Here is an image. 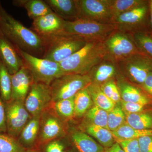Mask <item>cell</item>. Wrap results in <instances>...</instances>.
<instances>
[{
  "mask_svg": "<svg viewBox=\"0 0 152 152\" xmlns=\"http://www.w3.org/2000/svg\"><path fill=\"white\" fill-rule=\"evenodd\" d=\"M0 30L16 48L42 58L45 47L44 38L25 26L5 10L0 14Z\"/></svg>",
  "mask_w": 152,
  "mask_h": 152,
  "instance_id": "6da1fadb",
  "label": "cell"
},
{
  "mask_svg": "<svg viewBox=\"0 0 152 152\" xmlns=\"http://www.w3.org/2000/svg\"><path fill=\"white\" fill-rule=\"evenodd\" d=\"M103 41H89L80 50L59 63L64 74L86 75L105 58Z\"/></svg>",
  "mask_w": 152,
  "mask_h": 152,
  "instance_id": "7a4b0ae2",
  "label": "cell"
},
{
  "mask_svg": "<svg viewBox=\"0 0 152 152\" xmlns=\"http://www.w3.org/2000/svg\"><path fill=\"white\" fill-rule=\"evenodd\" d=\"M42 37L45 47L42 58L59 64L80 50L89 41L63 31Z\"/></svg>",
  "mask_w": 152,
  "mask_h": 152,
  "instance_id": "3957f363",
  "label": "cell"
},
{
  "mask_svg": "<svg viewBox=\"0 0 152 152\" xmlns=\"http://www.w3.org/2000/svg\"><path fill=\"white\" fill-rule=\"evenodd\" d=\"M17 49L24 65L30 71L34 82L50 85L56 79L64 75L59 63L34 56Z\"/></svg>",
  "mask_w": 152,
  "mask_h": 152,
  "instance_id": "277c9868",
  "label": "cell"
},
{
  "mask_svg": "<svg viewBox=\"0 0 152 152\" xmlns=\"http://www.w3.org/2000/svg\"><path fill=\"white\" fill-rule=\"evenodd\" d=\"M113 24H105L88 19L80 18L66 21L63 31L84 38L88 41H104L115 30Z\"/></svg>",
  "mask_w": 152,
  "mask_h": 152,
  "instance_id": "5b68a950",
  "label": "cell"
},
{
  "mask_svg": "<svg viewBox=\"0 0 152 152\" xmlns=\"http://www.w3.org/2000/svg\"><path fill=\"white\" fill-rule=\"evenodd\" d=\"M120 74L140 86L152 72V58L142 53L131 55L116 62Z\"/></svg>",
  "mask_w": 152,
  "mask_h": 152,
  "instance_id": "8992f818",
  "label": "cell"
},
{
  "mask_svg": "<svg viewBox=\"0 0 152 152\" xmlns=\"http://www.w3.org/2000/svg\"><path fill=\"white\" fill-rule=\"evenodd\" d=\"M103 42L106 52L105 58L115 62L132 55L141 53L131 35L119 30H115Z\"/></svg>",
  "mask_w": 152,
  "mask_h": 152,
  "instance_id": "52a82bcc",
  "label": "cell"
},
{
  "mask_svg": "<svg viewBox=\"0 0 152 152\" xmlns=\"http://www.w3.org/2000/svg\"><path fill=\"white\" fill-rule=\"evenodd\" d=\"M91 83V81L88 74H64L50 85L53 102L75 96L79 91L86 88Z\"/></svg>",
  "mask_w": 152,
  "mask_h": 152,
  "instance_id": "ba28073f",
  "label": "cell"
},
{
  "mask_svg": "<svg viewBox=\"0 0 152 152\" xmlns=\"http://www.w3.org/2000/svg\"><path fill=\"white\" fill-rule=\"evenodd\" d=\"M66 135V122L56 114L50 106L42 112L40 115L37 150L46 143L65 137Z\"/></svg>",
  "mask_w": 152,
  "mask_h": 152,
  "instance_id": "9c48e42d",
  "label": "cell"
},
{
  "mask_svg": "<svg viewBox=\"0 0 152 152\" xmlns=\"http://www.w3.org/2000/svg\"><path fill=\"white\" fill-rule=\"evenodd\" d=\"M149 6L148 2L120 15L113 24L116 29L127 34L140 31H149L148 29Z\"/></svg>",
  "mask_w": 152,
  "mask_h": 152,
  "instance_id": "30bf717a",
  "label": "cell"
},
{
  "mask_svg": "<svg viewBox=\"0 0 152 152\" xmlns=\"http://www.w3.org/2000/svg\"><path fill=\"white\" fill-rule=\"evenodd\" d=\"M7 133L18 139L19 134L32 118L24 102L11 100L4 103Z\"/></svg>",
  "mask_w": 152,
  "mask_h": 152,
  "instance_id": "8fae6325",
  "label": "cell"
},
{
  "mask_svg": "<svg viewBox=\"0 0 152 152\" xmlns=\"http://www.w3.org/2000/svg\"><path fill=\"white\" fill-rule=\"evenodd\" d=\"M53 102V96L50 85L34 82L25 99L26 108L32 117L40 115Z\"/></svg>",
  "mask_w": 152,
  "mask_h": 152,
  "instance_id": "7c38bea8",
  "label": "cell"
},
{
  "mask_svg": "<svg viewBox=\"0 0 152 152\" xmlns=\"http://www.w3.org/2000/svg\"><path fill=\"white\" fill-rule=\"evenodd\" d=\"M79 18L105 24H113L108 0H78Z\"/></svg>",
  "mask_w": 152,
  "mask_h": 152,
  "instance_id": "4fadbf2b",
  "label": "cell"
},
{
  "mask_svg": "<svg viewBox=\"0 0 152 152\" xmlns=\"http://www.w3.org/2000/svg\"><path fill=\"white\" fill-rule=\"evenodd\" d=\"M0 60L11 75L15 74L24 66L17 48L5 37L1 30Z\"/></svg>",
  "mask_w": 152,
  "mask_h": 152,
  "instance_id": "5bb4252c",
  "label": "cell"
},
{
  "mask_svg": "<svg viewBox=\"0 0 152 152\" xmlns=\"http://www.w3.org/2000/svg\"><path fill=\"white\" fill-rule=\"evenodd\" d=\"M34 83L30 71L25 66L11 75V99L24 102L33 84Z\"/></svg>",
  "mask_w": 152,
  "mask_h": 152,
  "instance_id": "9a60e30c",
  "label": "cell"
},
{
  "mask_svg": "<svg viewBox=\"0 0 152 152\" xmlns=\"http://www.w3.org/2000/svg\"><path fill=\"white\" fill-rule=\"evenodd\" d=\"M116 82L122 100L148 105L152 103V99L140 87L129 83L121 74L117 76Z\"/></svg>",
  "mask_w": 152,
  "mask_h": 152,
  "instance_id": "2e32d148",
  "label": "cell"
},
{
  "mask_svg": "<svg viewBox=\"0 0 152 152\" xmlns=\"http://www.w3.org/2000/svg\"><path fill=\"white\" fill-rule=\"evenodd\" d=\"M65 20L53 12L33 20L31 29L42 37L63 31Z\"/></svg>",
  "mask_w": 152,
  "mask_h": 152,
  "instance_id": "e0dca14e",
  "label": "cell"
},
{
  "mask_svg": "<svg viewBox=\"0 0 152 152\" xmlns=\"http://www.w3.org/2000/svg\"><path fill=\"white\" fill-rule=\"evenodd\" d=\"M120 74L116 62L104 58L91 69L88 75L91 83L101 86Z\"/></svg>",
  "mask_w": 152,
  "mask_h": 152,
  "instance_id": "ac0fdd59",
  "label": "cell"
},
{
  "mask_svg": "<svg viewBox=\"0 0 152 152\" xmlns=\"http://www.w3.org/2000/svg\"><path fill=\"white\" fill-rule=\"evenodd\" d=\"M52 10L66 21H74L79 18L78 0H45Z\"/></svg>",
  "mask_w": 152,
  "mask_h": 152,
  "instance_id": "d6986e66",
  "label": "cell"
},
{
  "mask_svg": "<svg viewBox=\"0 0 152 152\" xmlns=\"http://www.w3.org/2000/svg\"><path fill=\"white\" fill-rule=\"evenodd\" d=\"M69 137L74 148L77 152H106L104 147L81 130H71Z\"/></svg>",
  "mask_w": 152,
  "mask_h": 152,
  "instance_id": "ffe728a7",
  "label": "cell"
},
{
  "mask_svg": "<svg viewBox=\"0 0 152 152\" xmlns=\"http://www.w3.org/2000/svg\"><path fill=\"white\" fill-rule=\"evenodd\" d=\"M40 115L32 117L20 133L18 141L26 150H37Z\"/></svg>",
  "mask_w": 152,
  "mask_h": 152,
  "instance_id": "44dd1931",
  "label": "cell"
},
{
  "mask_svg": "<svg viewBox=\"0 0 152 152\" xmlns=\"http://www.w3.org/2000/svg\"><path fill=\"white\" fill-rule=\"evenodd\" d=\"M80 129L96 139L105 148L112 147L115 142L112 132L106 128L83 122Z\"/></svg>",
  "mask_w": 152,
  "mask_h": 152,
  "instance_id": "7402d4cb",
  "label": "cell"
},
{
  "mask_svg": "<svg viewBox=\"0 0 152 152\" xmlns=\"http://www.w3.org/2000/svg\"><path fill=\"white\" fill-rule=\"evenodd\" d=\"M12 4L26 9L28 16L33 20L53 12L48 5L42 0H14Z\"/></svg>",
  "mask_w": 152,
  "mask_h": 152,
  "instance_id": "603a6c76",
  "label": "cell"
},
{
  "mask_svg": "<svg viewBox=\"0 0 152 152\" xmlns=\"http://www.w3.org/2000/svg\"><path fill=\"white\" fill-rule=\"evenodd\" d=\"M125 115L126 124L132 128L136 129L152 130V110Z\"/></svg>",
  "mask_w": 152,
  "mask_h": 152,
  "instance_id": "cb8c5ba5",
  "label": "cell"
},
{
  "mask_svg": "<svg viewBox=\"0 0 152 152\" xmlns=\"http://www.w3.org/2000/svg\"><path fill=\"white\" fill-rule=\"evenodd\" d=\"M110 10L114 20L121 15L148 2V0H108Z\"/></svg>",
  "mask_w": 152,
  "mask_h": 152,
  "instance_id": "d4e9b609",
  "label": "cell"
},
{
  "mask_svg": "<svg viewBox=\"0 0 152 152\" xmlns=\"http://www.w3.org/2000/svg\"><path fill=\"white\" fill-rule=\"evenodd\" d=\"M87 88L95 106L107 112L115 107L116 104L105 95L100 86L91 83Z\"/></svg>",
  "mask_w": 152,
  "mask_h": 152,
  "instance_id": "484cf974",
  "label": "cell"
},
{
  "mask_svg": "<svg viewBox=\"0 0 152 152\" xmlns=\"http://www.w3.org/2000/svg\"><path fill=\"white\" fill-rule=\"evenodd\" d=\"M64 121L75 117L74 96L69 99L52 102L50 106Z\"/></svg>",
  "mask_w": 152,
  "mask_h": 152,
  "instance_id": "4316f807",
  "label": "cell"
},
{
  "mask_svg": "<svg viewBox=\"0 0 152 152\" xmlns=\"http://www.w3.org/2000/svg\"><path fill=\"white\" fill-rule=\"evenodd\" d=\"M129 34L140 52L152 58V34L149 31H140Z\"/></svg>",
  "mask_w": 152,
  "mask_h": 152,
  "instance_id": "83f0119b",
  "label": "cell"
},
{
  "mask_svg": "<svg viewBox=\"0 0 152 152\" xmlns=\"http://www.w3.org/2000/svg\"><path fill=\"white\" fill-rule=\"evenodd\" d=\"M93 104L87 88L80 91L74 96L75 116L77 118L84 116Z\"/></svg>",
  "mask_w": 152,
  "mask_h": 152,
  "instance_id": "f1b7e54d",
  "label": "cell"
},
{
  "mask_svg": "<svg viewBox=\"0 0 152 152\" xmlns=\"http://www.w3.org/2000/svg\"><path fill=\"white\" fill-rule=\"evenodd\" d=\"M112 133L114 139L118 140L139 138L145 136H152V130L136 129L126 123Z\"/></svg>",
  "mask_w": 152,
  "mask_h": 152,
  "instance_id": "f546056e",
  "label": "cell"
},
{
  "mask_svg": "<svg viewBox=\"0 0 152 152\" xmlns=\"http://www.w3.org/2000/svg\"><path fill=\"white\" fill-rule=\"evenodd\" d=\"M84 116L85 122L108 129V112L97 106H92Z\"/></svg>",
  "mask_w": 152,
  "mask_h": 152,
  "instance_id": "4dcf8cb0",
  "label": "cell"
},
{
  "mask_svg": "<svg viewBox=\"0 0 152 152\" xmlns=\"http://www.w3.org/2000/svg\"><path fill=\"white\" fill-rule=\"evenodd\" d=\"M11 75L0 60V94L4 102L11 99Z\"/></svg>",
  "mask_w": 152,
  "mask_h": 152,
  "instance_id": "1f68e13d",
  "label": "cell"
},
{
  "mask_svg": "<svg viewBox=\"0 0 152 152\" xmlns=\"http://www.w3.org/2000/svg\"><path fill=\"white\" fill-rule=\"evenodd\" d=\"M126 123V115L121 106L115 105L108 112L107 127L111 132L116 130Z\"/></svg>",
  "mask_w": 152,
  "mask_h": 152,
  "instance_id": "d6a6232c",
  "label": "cell"
},
{
  "mask_svg": "<svg viewBox=\"0 0 152 152\" xmlns=\"http://www.w3.org/2000/svg\"><path fill=\"white\" fill-rule=\"evenodd\" d=\"M26 150L17 139L7 133H0V152H24Z\"/></svg>",
  "mask_w": 152,
  "mask_h": 152,
  "instance_id": "836d02e7",
  "label": "cell"
},
{
  "mask_svg": "<svg viewBox=\"0 0 152 152\" xmlns=\"http://www.w3.org/2000/svg\"><path fill=\"white\" fill-rule=\"evenodd\" d=\"M65 137L52 140L41 146L37 150L40 152H66L69 148L65 141Z\"/></svg>",
  "mask_w": 152,
  "mask_h": 152,
  "instance_id": "e575fe53",
  "label": "cell"
},
{
  "mask_svg": "<svg viewBox=\"0 0 152 152\" xmlns=\"http://www.w3.org/2000/svg\"><path fill=\"white\" fill-rule=\"evenodd\" d=\"M101 89L105 95L116 104L120 103L121 98L119 90L115 81L110 80L100 86Z\"/></svg>",
  "mask_w": 152,
  "mask_h": 152,
  "instance_id": "d590c367",
  "label": "cell"
},
{
  "mask_svg": "<svg viewBox=\"0 0 152 152\" xmlns=\"http://www.w3.org/2000/svg\"><path fill=\"white\" fill-rule=\"evenodd\" d=\"M115 141L119 144L125 152H140L138 138L118 140L115 139Z\"/></svg>",
  "mask_w": 152,
  "mask_h": 152,
  "instance_id": "8d00e7d4",
  "label": "cell"
},
{
  "mask_svg": "<svg viewBox=\"0 0 152 152\" xmlns=\"http://www.w3.org/2000/svg\"><path fill=\"white\" fill-rule=\"evenodd\" d=\"M121 107L125 114H133L140 113L148 110L147 109L148 105L136 103L126 102L121 100Z\"/></svg>",
  "mask_w": 152,
  "mask_h": 152,
  "instance_id": "74e56055",
  "label": "cell"
},
{
  "mask_svg": "<svg viewBox=\"0 0 152 152\" xmlns=\"http://www.w3.org/2000/svg\"><path fill=\"white\" fill-rule=\"evenodd\" d=\"M140 152H152V136L139 138Z\"/></svg>",
  "mask_w": 152,
  "mask_h": 152,
  "instance_id": "f35d334b",
  "label": "cell"
},
{
  "mask_svg": "<svg viewBox=\"0 0 152 152\" xmlns=\"http://www.w3.org/2000/svg\"><path fill=\"white\" fill-rule=\"evenodd\" d=\"M0 133H7L4 102L0 94Z\"/></svg>",
  "mask_w": 152,
  "mask_h": 152,
  "instance_id": "ab89813d",
  "label": "cell"
},
{
  "mask_svg": "<svg viewBox=\"0 0 152 152\" xmlns=\"http://www.w3.org/2000/svg\"><path fill=\"white\" fill-rule=\"evenodd\" d=\"M152 99V72L140 86H139Z\"/></svg>",
  "mask_w": 152,
  "mask_h": 152,
  "instance_id": "60d3db41",
  "label": "cell"
},
{
  "mask_svg": "<svg viewBox=\"0 0 152 152\" xmlns=\"http://www.w3.org/2000/svg\"><path fill=\"white\" fill-rule=\"evenodd\" d=\"M149 21L148 29L152 34V0H149Z\"/></svg>",
  "mask_w": 152,
  "mask_h": 152,
  "instance_id": "b9f144b4",
  "label": "cell"
},
{
  "mask_svg": "<svg viewBox=\"0 0 152 152\" xmlns=\"http://www.w3.org/2000/svg\"><path fill=\"white\" fill-rule=\"evenodd\" d=\"M105 149L106 152H125L119 144L117 142H115L110 148Z\"/></svg>",
  "mask_w": 152,
  "mask_h": 152,
  "instance_id": "7bdbcfd3",
  "label": "cell"
},
{
  "mask_svg": "<svg viewBox=\"0 0 152 152\" xmlns=\"http://www.w3.org/2000/svg\"><path fill=\"white\" fill-rule=\"evenodd\" d=\"M24 152H40L39 150L37 149L27 150Z\"/></svg>",
  "mask_w": 152,
  "mask_h": 152,
  "instance_id": "ee69618b",
  "label": "cell"
},
{
  "mask_svg": "<svg viewBox=\"0 0 152 152\" xmlns=\"http://www.w3.org/2000/svg\"><path fill=\"white\" fill-rule=\"evenodd\" d=\"M4 9L3 7L2 6L1 4V2H0V14L2 12H4Z\"/></svg>",
  "mask_w": 152,
  "mask_h": 152,
  "instance_id": "f6af8a7d",
  "label": "cell"
},
{
  "mask_svg": "<svg viewBox=\"0 0 152 152\" xmlns=\"http://www.w3.org/2000/svg\"><path fill=\"white\" fill-rule=\"evenodd\" d=\"M66 152H77V151H76L74 148H73L72 149L69 148V150H68Z\"/></svg>",
  "mask_w": 152,
  "mask_h": 152,
  "instance_id": "bcb514c9",
  "label": "cell"
}]
</instances>
